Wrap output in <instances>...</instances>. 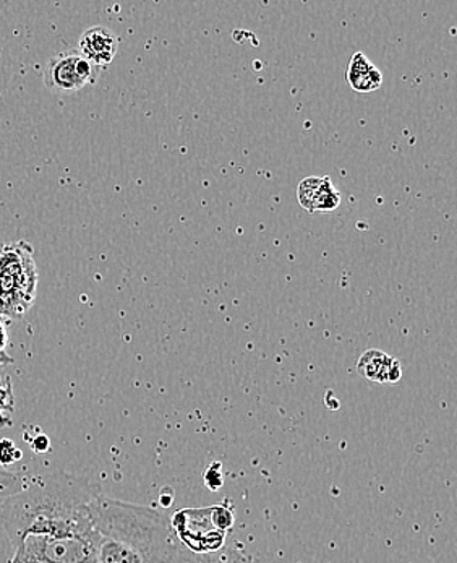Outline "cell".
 Segmentation results:
<instances>
[{
	"label": "cell",
	"mask_w": 457,
	"mask_h": 563,
	"mask_svg": "<svg viewBox=\"0 0 457 563\" xmlns=\"http://www.w3.org/2000/svg\"><path fill=\"white\" fill-rule=\"evenodd\" d=\"M101 486L53 471L25 481L0 505V523L13 548L12 563H98L101 536L94 504Z\"/></svg>",
	"instance_id": "1"
},
{
	"label": "cell",
	"mask_w": 457,
	"mask_h": 563,
	"mask_svg": "<svg viewBox=\"0 0 457 563\" xmlns=\"http://www.w3.org/2000/svg\"><path fill=\"white\" fill-rule=\"evenodd\" d=\"M94 527L102 539L121 542L143 563H176L182 548L161 511L104 494L94 504Z\"/></svg>",
	"instance_id": "2"
},
{
	"label": "cell",
	"mask_w": 457,
	"mask_h": 563,
	"mask_svg": "<svg viewBox=\"0 0 457 563\" xmlns=\"http://www.w3.org/2000/svg\"><path fill=\"white\" fill-rule=\"evenodd\" d=\"M36 258L30 242L0 245V320L9 323L22 319L37 296Z\"/></svg>",
	"instance_id": "3"
},
{
	"label": "cell",
	"mask_w": 457,
	"mask_h": 563,
	"mask_svg": "<svg viewBox=\"0 0 457 563\" xmlns=\"http://www.w3.org/2000/svg\"><path fill=\"white\" fill-rule=\"evenodd\" d=\"M170 528L183 549L193 554H210L226 545V534L216 530L211 520V507L183 508L169 518Z\"/></svg>",
	"instance_id": "4"
},
{
	"label": "cell",
	"mask_w": 457,
	"mask_h": 563,
	"mask_svg": "<svg viewBox=\"0 0 457 563\" xmlns=\"http://www.w3.org/2000/svg\"><path fill=\"white\" fill-rule=\"evenodd\" d=\"M101 68L85 59L78 49L56 54L47 60L44 85L51 93L71 95L97 84Z\"/></svg>",
	"instance_id": "5"
},
{
	"label": "cell",
	"mask_w": 457,
	"mask_h": 563,
	"mask_svg": "<svg viewBox=\"0 0 457 563\" xmlns=\"http://www.w3.org/2000/svg\"><path fill=\"white\" fill-rule=\"evenodd\" d=\"M121 37L108 26H91L81 34L78 41V53L90 60L94 66L102 68L109 66L118 56Z\"/></svg>",
	"instance_id": "6"
},
{
	"label": "cell",
	"mask_w": 457,
	"mask_h": 563,
	"mask_svg": "<svg viewBox=\"0 0 457 563\" xmlns=\"http://www.w3.org/2000/svg\"><path fill=\"white\" fill-rule=\"evenodd\" d=\"M297 200L309 213H327L339 207L341 194L330 177H306L299 184Z\"/></svg>",
	"instance_id": "7"
},
{
	"label": "cell",
	"mask_w": 457,
	"mask_h": 563,
	"mask_svg": "<svg viewBox=\"0 0 457 563\" xmlns=\"http://www.w3.org/2000/svg\"><path fill=\"white\" fill-rule=\"evenodd\" d=\"M357 371L361 377L377 384H395L402 377L401 363L380 350L365 351L357 363Z\"/></svg>",
	"instance_id": "8"
},
{
	"label": "cell",
	"mask_w": 457,
	"mask_h": 563,
	"mask_svg": "<svg viewBox=\"0 0 457 563\" xmlns=\"http://www.w3.org/2000/svg\"><path fill=\"white\" fill-rule=\"evenodd\" d=\"M346 77L347 84L357 93H371L383 85V74L360 51L350 57Z\"/></svg>",
	"instance_id": "9"
},
{
	"label": "cell",
	"mask_w": 457,
	"mask_h": 563,
	"mask_svg": "<svg viewBox=\"0 0 457 563\" xmlns=\"http://www.w3.org/2000/svg\"><path fill=\"white\" fill-rule=\"evenodd\" d=\"M176 563H252V559L235 545H224L220 551L210 554H193L180 548Z\"/></svg>",
	"instance_id": "10"
},
{
	"label": "cell",
	"mask_w": 457,
	"mask_h": 563,
	"mask_svg": "<svg viewBox=\"0 0 457 563\" xmlns=\"http://www.w3.org/2000/svg\"><path fill=\"white\" fill-rule=\"evenodd\" d=\"M10 364H13V360L10 356L0 360V428L13 424L12 419H10L13 408H15L12 378L9 375L2 374L3 367Z\"/></svg>",
	"instance_id": "11"
},
{
	"label": "cell",
	"mask_w": 457,
	"mask_h": 563,
	"mask_svg": "<svg viewBox=\"0 0 457 563\" xmlns=\"http://www.w3.org/2000/svg\"><path fill=\"white\" fill-rule=\"evenodd\" d=\"M211 520L216 530L227 532L234 527V514L227 505H213L211 507Z\"/></svg>",
	"instance_id": "12"
},
{
	"label": "cell",
	"mask_w": 457,
	"mask_h": 563,
	"mask_svg": "<svg viewBox=\"0 0 457 563\" xmlns=\"http://www.w3.org/2000/svg\"><path fill=\"white\" fill-rule=\"evenodd\" d=\"M22 452L16 449L15 443L10 439L0 440V466H12L13 463L22 460Z\"/></svg>",
	"instance_id": "13"
},
{
	"label": "cell",
	"mask_w": 457,
	"mask_h": 563,
	"mask_svg": "<svg viewBox=\"0 0 457 563\" xmlns=\"http://www.w3.org/2000/svg\"><path fill=\"white\" fill-rule=\"evenodd\" d=\"M204 484L210 490H220L224 484L223 470L220 463L211 464L204 473Z\"/></svg>",
	"instance_id": "14"
},
{
	"label": "cell",
	"mask_w": 457,
	"mask_h": 563,
	"mask_svg": "<svg viewBox=\"0 0 457 563\" xmlns=\"http://www.w3.org/2000/svg\"><path fill=\"white\" fill-rule=\"evenodd\" d=\"M30 446H32L34 453H47L51 449V442L49 439H47V435L40 433V435L30 440Z\"/></svg>",
	"instance_id": "15"
},
{
	"label": "cell",
	"mask_w": 457,
	"mask_h": 563,
	"mask_svg": "<svg viewBox=\"0 0 457 563\" xmlns=\"http://www.w3.org/2000/svg\"><path fill=\"white\" fill-rule=\"evenodd\" d=\"M7 344H9V334H7V323L0 320V360L7 357Z\"/></svg>",
	"instance_id": "16"
},
{
	"label": "cell",
	"mask_w": 457,
	"mask_h": 563,
	"mask_svg": "<svg viewBox=\"0 0 457 563\" xmlns=\"http://www.w3.org/2000/svg\"><path fill=\"white\" fill-rule=\"evenodd\" d=\"M9 563H12V562H9Z\"/></svg>",
	"instance_id": "17"
}]
</instances>
